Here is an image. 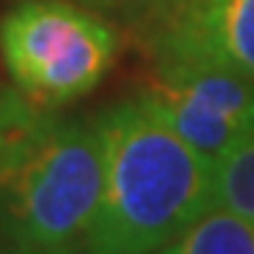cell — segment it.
<instances>
[{
	"label": "cell",
	"mask_w": 254,
	"mask_h": 254,
	"mask_svg": "<svg viewBox=\"0 0 254 254\" xmlns=\"http://www.w3.org/2000/svg\"><path fill=\"white\" fill-rule=\"evenodd\" d=\"M43 110L34 108L11 82L0 79V150L9 144L26 125H31Z\"/></svg>",
	"instance_id": "obj_8"
},
{
	"label": "cell",
	"mask_w": 254,
	"mask_h": 254,
	"mask_svg": "<svg viewBox=\"0 0 254 254\" xmlns=\"http://www.w3.org/2000/svg\"><path fill=\"white\" fill-rule=\"evenodd\" d=\"M130 26L150 63L212 65L254 79V0H147Z\"/></svg>",
	"instance_id": "obj_5"
},
{
	"label": "cell",
	"mask_w": 254,
	"mask_h": 254,
	"mask_svg": "<svg viewBox=\"0 0 254 254\" xmlns=\"http://www.w3.org/2000/svg\"><path fill=\"white\" fill-rule=\"evenodd\" d=\"M71 3H79V6H85V9L99 11V14H105V17H108V14H116V17L133 20L147 0H71Z\"/></svg>",
	"instance_id": "obj_9"
},
{
	"label": "cell",
	"mask_w": 254,
	"mask_h": 254,
	"mask_svg": "<svg viewBox=\"0 0 254 254\" xmlns=\"http://www.w3.org/2000/svg\"><path fill=\"white\" fill-rule=\"evenodd\" d=\"M0 254H85L82 246H57V249H40V252H0Z\"/></svg>",
	"instance_id": "obj_10"
},
{
	"label": "cell",
	"mask_w": 254,
	"mask_h": 254,
	"mask_svg": "<svg viewBox=\"0 0 254 254\" xmlns=\"http://www.w3.org/2000/svg\"><path fill=\"white\" fill-rule=\"evenodd\" d=\"M82 252H85V249H82ZM85 254H88V252H85Z\"/></svg>",
	"instance_id": "obj_11"
},
{
	"label": "cell",
	"mask_w": 254,
	"mask_h": 254,
	"mask_svg": "<svg viewBox=\"0 0 254 254\" xmlns=\"http://www.w3.org/2000/svg\"><path fill=\"white\" fill-rule=\"evenodd\" d=\"M99 198L96 122L43 110L0 150V252L79 246Z\"/></svg>",
	"instance_id": "obj_2"
},
{
	"label": "cell",
	"mask_w": 254,
	"mask_h": 254,
	"mask_svg": "<svg viewBox=\"0 0 254 254\" xmlns=\"http://www.w3.org/2000/svg\"><path fill=\"white\" fill-rule=\"evenodd\" d=\"M93 122L102 198L82 243L88 254H155L212 209V164L138 93Z\"/></svg>",
	"instance_id": "obj_1"
},
{
	"label": "cell",
	"mask_w": 254,
	"mask_h": 254,
	"mask_svg": "<svg viewBox=\"0 0 254 254\" xmlns=\"http://www.w3.org/2000/svg\"><path fill=\"white\" fill-rule=\"evenodd\" d=\"M212 206L254 223V133L212 164Z\"/></svg>",
	"instance_id": "obj_7"
},
{
	"label": "cell",
	"mask_w": 254,
	"mask_h": 254,
	"mask_svg": "<svg viewBox=\"0 0 254 254\" xmlns=\"http://www.w3.org/2000/svg\"><path fill=\"white\" fill-rule=\"evenodd\" d=\"M155 254H254V223L212 206Z\"/></svg>",
	"instance_id": "obj_6"
},
{
	"label": "cell",
	"mask_w": 254,
	"mask_h": 254,
	"mask_svg": "<svg viewBox=\"0 0 254 254\" xmlns=\"http://www.w3.org/2000/svg\"><path fill=\"white\" fill-rule=\"evenodd\" d=\"M119 51V28L71 0H20L0 17L6 76L40 110H63L88 96Z\"/></svg>",
	"instance_id": "obj_3"
},
{
	"label": "cell",
	"mask_w": 254,
	"mask_h": 254,
	"mask_svg": "<svg viewBox=\"0 0 254 254\" xmlns=\"http://www.w3.org/2000/svg\"><path fill=\"white\" fill-rule=\"evenodd\" d=\"M138 96L209 164L254 133V79L187 63H153Z\"/></svg>",
	"instance_id": "obj_4"
}]
</instances>
